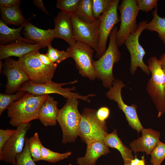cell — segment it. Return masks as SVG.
<instances>
[{
  "label": "cell",
  "instance_id": "19",
  "mask_svg": "<svg viewBox=\"0 0 165 165\" xmlns=\"http://www.w3.org/2000/svg\"><path fill=\"white\" fill-rule=\"evenodd\" d=\"M86 152L85 156L76 159L79 165H95L98 159L101 156L109 153V147L104 141H95L87 144Z\"/></svg>",
  "mask_w": 165,
  "mask_h": 165
},
{
  "label": "cell",
  "instance_id": "15",
  "mask_svg": "<svg viewBox=\"0 0 165 165\" xmlns=\"http://www.w3.org/2000/svg\"><path fill=\"white\" fill-rule=\"evenodd\" d=\"M3 73L7 78L6 94H12L30 78L18 61L8 58L3 64Z\"/></svg>",
  "mask_w": 165,
  "mask_h": 165
},
{
  "label": "cell",
  "instance_id": "36",
  "mask_svg": "<svg viewBox=\"0 0 165 165\" xmlns=\"http://www.w3.org/2000/svg\"><path fill=\"white\" fill-rule=\"evenodd\" d=\"M15 131L16 130L14 129H0V151Z\"/></svg>",
  "mask_w": 165,
  "mask_h": 165
},
{
  "label": "cell",
  "instance_id": "32",
  "mask_svg": "<svg viewBox=\"0 0 165 165\" xmlns=\"http://www.w3.org/2000/svg\"><path fill=\"white\" fill-rule=\"evenodd\" d=\"M151 155L152 165H160L165 159V144L160 141Z\"/></svg>",
  "mask_w": 165,
  "mask_h": 165
},
{
  "label": "cell",
  "instance_id": "44",
  "mask_svg": "<svg viewBox=\"0 0 165 165\" xmlns=\"http://www.w3.org/2000/svg\"><path fill=\"white\" fill-rule=\"evenodd\" d=\"M124 165H131V163L124 164Z\"/></svg>",
  "mask_w": 165,
  "mask_h": 165
},
{
  "label": "cell",
  "instance_id": "40",
  "mask_svg": "<svg viewBox=\"0 0 165 165\" xmlns=\"http://www.w3.org/2000/svg\"><path fill=\"white\" fill-rule=\"evenodd\" d=\"M34 4L38 8L41 9L43 12L49 15L48 11L46 9L43 2L41 0H34L33 1Z\"/></svg>",
  "mask_w": 165,
  "mask_h": 165
},
{
  "label": "cell",
  "instance_id": "10",
  "mask_svg": "<svg viewBox=\"0 0 165 165\" xmlns=\"http://www.w3.org/2000/svg\"><path fill=\"white\" fill-rule=\"evenodd\" d=\"M147 24V20L139 22L136 31L129 36L124 43L130 55V71L132 75L135 74L138 67L147 75L151 73L149 67L143 61L145 52L139 41V37L143 30L145 29Z\"/></svg>",
  "mask_w": 165,
  "mask_h": 165
},
{
  "label": "cell",
  "instance_id": "34",
  "mask_svg": "<svg viewBox=\"0 0 165 165\" xmlns=\"http://www.w3.org/2000/svg\"><path fill=\"white\" fill-rule=\"evenodd\" d=\"M46 54L53 63L58 64L62 61L69 58L66 51L59 50L53 47L51 45H49Z\"/></svg>",
  "mask_w": 165,
  "mask_h": 165
},
{
  "label": "cell",
  "instance_id": "14",
  "mask_svg": "<svg viewBox=\"0 0 165 165\" xmlns=\"http://www.w3.org/2000/svg\"><path fill=\"white\" fill-rule=\"evenodd\" d=\"M119 0H113L108 10L99 18L100 20L99 40L95 57L99 58L105 51L108 38L115 25L120 20L117 9Z\"/></svg>",
  "mask_w": 165,
  "mask_h": 165
},
{
  "label": "cell",
  "instance_id": "27",
  "mask_svg": "<svg viewBox=\"0 0 165 165\" xmlns=\"http://www.w3.org/2000/svg\"><path fill=\"white\" fill-rule=\"evenodd\" d=\"M71 154L70 151L64 153L55 152L45 147L42 145L41 151V160L55 163L67 159Z\"/></svg>",
  "mask_w": 165,
  "mask_h": 165
},
{
  "label": "cell",
  "instance_id": "7",
  "mask_svg": "<svg viewBox=\"0 0 165 165\" xmlns=\"http://www.w3.org/2000/svg\"><path fill=\"white\" fill-rule=\"evenodd\" d=\"M38 51L29 53L17 61L28 75L30 80L37 84H43L52 81L56 68L43 64L37 55Z\"/></svg>",
  "mask_w": 165,
  "mask_h": 165
},
{
  "label": "cell",
  "instance_id": "16",
  "mask_svg": "<svg viewBox=\"0 0 165 165\" xmlns=\"http://www.w3.org/2000/svg\"><path fill=\"white\" fill-rule=\"evenodd\" d=\"M141 132V137L130 143L132 150L135 153L143 152L147 155L151 154L160 141V134L151 128H143Z\"/></svg>",
  "mask_w": 165,
  "mask_h": 165
},
{
  "label": "cell",
  "instance_id": "22",
  "mask_svg": "<svg viewBox=\"0 0 165 165\" xmlns=\"http://www.w3.org/2000/svg\"><path fill=\"white\" fill-rule=\"evenodd\" d=\"M29 20L24 25L19 27L12 28L8 27L0 19V43L4 45L16 41H23L31 44H36L34 42L23 37L20 35L22 29L24 28Z\"/></svg>",
  "mask_w": 165,
  "mask_h": 165
},
{
  "label": "cell",
  "instance_id": "37",
  "mask_svg": "<svg viewBox=\"0 0 165 165\" xmlns=\"http://www.w3.org/2000/svg\"><path fill=\"white\" fill-rule=\"evenodd\" d=\"M110 113L109 109L107 107L103 106L101 107L97 111L96 115L100 121L104 122L109 117Z\"/></svg>",
  "mask_w": 165,
  "mask_h": 165
},
{
  "label": "cell",
  "instance_id": "9",
  "mask_svg": "<svg viewBox=\"0 0 165 165\" xmlns=\"http://www.w3.org/2000/svg\"><path fill=\"white\" fill-rule=\"evenodd\" d=\"M94 51L89 46L80 42H76L66 50L68 58L74 60L79 74L91 81L97 78L93 64Z\"/></svg>",
  "mask_w": 165,
  "mask_h": 165
},
{
  "label": "cell",
  "instance_id": "11",
  "mask_svg": "<svg viewBox=\"0 0 165 165\" xmlns=\"http://www.w3.org/2000/svg\"><path fill=\"white\" fill-rule=\"evenodd\" d=\"M75 40L84 43L96 52L99 40L100 20L98 18L93 22L84 21L73 14L70 16Z\"/></svg>",
  "mask_w": 165,
  "mask_h": 165
},
{
  "label": "cell",
  "instance_id": "28",
  "mask_svg": "<svg viewBox=\"0 0 165 165\" xmlns=\"http://www.w3.org/2000/svg\"><path fill=\"white\" fill-rule=\"evenodd\" d=\"M28 142L29 152L33 160L35 162L41 160V151L43 145L38 133H35L29 138Z\"/></svg>",
  "mask_w": 165,
  "mask_h": 165
},
{
  "label": "cell",
  "instance_id": "21",
  "mask_svg": "<svg viewBox=\"0 0 165 165\" xmlns=\"http://www.w3.org/2000/svg\"><path fill=\"white\" fill-rule=\"evenodd\" d=\"M58 102L53 97L48 95L39 109L38 119L45 127L56 124L59 109Z\"/></svg>",
  "mask_w": 165,
  "mask_h": 165
},
{
  "label": "cell",
  "instance_id": "42",
  "mask_svg": "<svg viewBox=\"0 0 165 165\" xmlns=\"http://www.w3.org/2000/svg\"><path fill=\"white\" fill-rule=\"evenodd\" d=\"M162 68L165 74V53L161 55L159 58Z\"/></svg>",
  "mask_w": 165,
  "mask_h": 165
},
{
  "label": "cell",
  "instance_id": "6",
  "mask_svg": "<svg viewBox=\"0 0 165 165\" xmlns=\"http://www.w3.org/2000/svg\"><path fill=\"white\" fill-rule=\"evenodd\" d=\"M97 111L85 108L81 114L79 136L86 144L95 141H104L108 134L106 122H102L98 119Z\"/></svg>",
  "mask_w": 165,
  "mask_h": 165
},
{
  "label": "cell",
  "instance_id": "1",
  "mask_svg": "<svg viewBox=\"0 0 165 165\" xmlns=\"http://www.w3.org/2000/svg\"><path fill=\"white\" fill-rule=\"evenodd\" d=\"M48 95H36L27 93L15 101L8 108L7 116L9 124L17 127L38 119L40 107Z\"/></svg>",
  "mask_w": 165,
  "mask_h": 165
},
{
  "label": "cell",
  "instance_id": "31",
  "mask_svg": "<svg viewBox=\"0 0 165 165\" xmlns=\"http://www.w3.org/2000/svg\"><path fill=\"white\" fill-rule=\"evenodd\" d=\"M28 140L26 137L23 150L16 156V165H37L30 154Z\"/></svg>",
  "mask_w": 165,
  "mask_h": 165
},
{
  "label": "cell",
  "instance_id": "26",
  "mask_svg": "<svg viewBox=\"0 0 165 165\" xmlns=\"http://www.w3.org/2000/svg\"><path fill=\"white\" fill-rule=\"evenodd\" d=\"M93 0H80L74 15L82 20L87 22L96 21L93 13Z\"/></svg>",
  "mask_w": 165,
  "mask_h": 165
},
{
  "label": "cell",
  "instance_id": "5",
  "mask_svg": "<svg viewBox=\"0 0 165 165\" xmlns=\"http://www.w3.org/2000/svg\"><path fill=\"white\" fill-rule=\"evenodd\" d=\"M77 80L64 83H57L53 81L43 84H37L31 80H29L23 84L18 91H24L36 95H48L51 94H56L61 95L67 99L77 98L90 102L89 97L94 96L95 94H90L84 96L77 93L72 91L75 89V87L71 88H64L62 86L68 84H72L77 82Z\"/></svg>",
  "mask_w": 165,
  "mask_h": 165
},
{
  "label": "cell",
  "instance_id": "25",
  "mask_svg": "<svg viewBox=\"0 0 165 165\" xmlns=\"http://www.w3.org/2000/svg\"><path fill=\"white\" fill-rule=\"evenodd\" d=\"M157 6L152 11L153 18L148 23L145 29L158 33V36L165 46V18L160 17L157 14Z\"/></svg>",
  "mask_w": 165,
  "mask_h": 165
},
{
  "label": "cell",
  "instance_id": "23",
  "mask_svg": "<svg viewBox=\"0 0 165 165\" xmlns=\"http://www.w3.org/2000/svg\"><path fill=\"white\" fill-rule=\"evenodd\" d=\"M104 142L108 147L115 148L120 152L124 164L131 163L132 160L134 159L132 150L125 146L118 137L116 130L114 129L112 133L108 134Z\"/></svg>",
  "mask_w": 165,
  "mask_h": 165
},
{
  "label": "cell",
  "instance_id": "30",
  "mask_svg": "<svg viewBox=\"0 0 165 165\" xmlns=\"http://www.w3.org/2000/svg\"><path fill=\"white\" fill-rule=\"evenodd\" d=\"M80 0H58L56 6L62 13L70 17L75 14Z\"/></svg>",
  "mask_w": 165,
  "mask_h": 165
},
{
  "label": "cell",
  "instance_id": "43",
  "mask_svg": "<svg viewBox=\"0 0 165 165\" xmlns=\"http://www.w3.org/2000/svg\"><path fill=\"white\" fill-rule=\"evenodd\" d=\"M2 60L0 59V72L1 71V70H2V67L3 66V64L2 63Z\"/></svg>",
  "mask_w": 165,
  "mask_h": 165
},
{
  "label": "cell",
  "instance_id": "17",
  "mask_svg": "<svg viewBox=\"0 0 165 165\" xmlns=\"http://www.w3.org/2000/svg\"><path fill=\"white\" fill-rule=\"evenodd\" d=\"M41 46L38 44H31L23 41H16L6 45H0V58L6 59L11 56L20 58L30 52L38 51Z\"/></svg>",
  "mask_w": 165,
  "mask_h": 165
},
{
  "label": "cell",
  "instance_id": "12",
  "mask_svg": "<svg viewBox=\"0 0 165 165\" xmlns=\"http://www.w3.org/2000/svg\"><path fill=\"white\" fill-rule=\"evenodd\" d=\"M125 85L120 79H116L112 86L106 93V97L110 100L116 102L118 108L124 114L129 125L138 133L143 129L139 119L137 111V106L134 104L129 106L123 101L121 91Z\"/></svg>",
  "mask_w": 165,
  "mask_h": 165
},
{
  "label": "cell",
  "instance_id": "13",
  "mask_svg": "<svg viewBox=\"0 0 165 165\" xmlns=\"http://www.w3.org/2000/svg\"><path fill=\"white\" fill-rule=\"evenodd\" d=\"M31 123L21 124L16 127L15 133L0 151V160L16 165V157L23 150L26 135L30 129Z\"/></svg>",
  "mask_w": 165,
  "mask_h": 165
},
{
  "label": "cell",
  "instance_id": "24",
  "mask_svg": "<svg viewBox=\"0 0 165 165\" xmlns=\"http://www.w3.org/2000/svg\"><path fill=\"white\" fill-rule=\"evenodd\" d=\"M2 20L9 24L21 26L27 21L23 16L19 6L10 7H0Z\"/></svg>",
  "mask_w": 165,
  "mask_h": 165
},
{
  "label": "cell",
  "instance_id": "4",
  "mask_svg": "<svg viewBox=\"0 0 165 165\" xmlns=\"http://www.w3.org/2000/svg\"><path fill=\"white\" fill-rule=\"evenodd\" d=\"M151 76L146 85V90L158 112L160 117L165 113V74L160 60L153 56L148 61Z\"/></svg>",
  "mask_w": 165,
  "mask_h": 165
},
{
  "label": "cell",
  "instance_id": "41",
  "mask_svg": "<svg viewBox=\"0 0 165 165\" xmlns=\"http://www.w3.org/2000/svg\"><path fill=\"white\" fill-rule=\"evenodd\" d=\"M131 165H145L144 156L141 157V160H139L136 156L134 159L132 160Z\"/></svg>",
  "mask_w": 165,
  "mask_h": 165
},
{
  "label": "cell",
  "instance_id": "2",
  "mask_svg": "<svg viewBox=\"0 0 165 165\" xmlns=\"http://www.w3.org/2000/svg\"><path fill=\"white\" fill-rule=\"evenodd\" d=\"M118 28L115 26L109 36V42L107 49L99 59L93 60V64L97 78L101 80L104 86L109 89L116 79L113 73L114 64L118 63L121 58V53L116 41Z\"/></svg>",
  "mask_w": 165,
  "mask_h": 165
},
{
  "label": "cell",
  "instance_id": "38",
  "mask_svg": "<svg viewBox=\"0 0 165 165\" xmlns=\"http://www.w3.org/2000/svg\"><path fill=\"white\" fill-rule=\"evenodd\" d=\"M37 55L43 64L48 66L57 68V64L52 62L46 54H41L38 51Z\"/></svg>",
  "mask_w": 165,
  "mask_h": 165
},
{
  "label": "cell",
  "instance_id": "20",
  "mask_svg": "<svg viewBox=\"0 0 165 165\" xmlns=\"http://www.w3.org/2000/svg\"><path fill=\"white\" fill-rule=\"evenodd\" d=\"M24 28L23 34L26 38L40 45L42 48L51 45V42L54 38L53 29H41L28 22Z\"/></svg>",
  "mask_w": 165,
  "mask_h": 165
},
{
  "label": "cell",
  "instance_id": "35",
  "mask_svg": "<svg viewBox=\"0 0 165 165\" xmlns=\"http://www.w3.org/2000/svg\"><path fill=\"white\" fill-rule=\"evenodd\" d=\"M157 0H137L139 10L145 12H147L155 8L157 6Z\"/></svg>",
  "mask_w": 165,
  "mask_h": 165
},
{
  "label": "cell",
  "instance_id": "39",
  "mask_svg": "<svg viewBox=\"0 0 165 165\" xmlns=\"http://www.w3.org/2000/svg\"><path fill=\"white\" fill-rule=\"evenodd\" d=\"M20 2V0H0V7H10L19 6Z\"/></svg>",
  "mask_w": 165,
  "mask_h": 165
},
{
  "label": "cell",
  "instance_id": "29",
  "mask_svg": "<svg viewBox=\"0 0 165 165\" xmlns=\"http://www.w3.org/2000/svg\"><path fill=\"white\" fill-rule=\"evenodd\" d=\"M24 91H18L15 94H0V116L14 102L21 98L26 94Z\"/></svg>",
  "mask_w": 165,
  "mask_h": 165
},
{
  "label": "cell",
  "instance_id": "33",
  "mask_svg": "<svg viewBox=\"0 0 165 165\" xmlns=\"http://www.w3.org/2000/svg\"><path fill=\"white\" fill-rule=\"evenodd\" d=\"M113 0H93V13L97 20L108 9Z\"/></svg>",
  "mask_w": 165,
  "mask_h": 165
},
{
  "label": "cell",
  "instance_id": "8",
  "mask_svg": "<svg viewBox=\"0 0 165 165\" xmlns=\"http://www.w3.org/2000/svg\"><path fill=\"white\" fill-rule=\"evenodd\" d=\"M118 9L120 13L121 21L119 29L116 35L118 46L124 44L126 39L134 33L138 28L136 18L139 10L136 0H123Z\"/></svg>",
  "mask_w": 165,
  "mask_h": 165
},
{
  "label": "cell",
  "instance_id": "3",
  "mask_svg": "<svg viewBox=\"0 0 165 165\" xmlns=\"http://www.w3.org/2000/svg\"><path fill=\"white\" fill-rule=\"evenodd\" d=\"M77 98H68L59 109L57 122L61 129L63 144L74 142L79 136V128L81 119L78 109Z\"/></svg>",
  "mask_w": 165,
  "mask_h": 165
},
{
  "label": "cell",
  "instance_id": "18",
  "mask_svg": "<svg viewBox=\"0 0 165 165\" xmlns=\"http://www.w3.org/2000/svg\"><path fill=\"white\" fill-rule=\"evenodd\" d=\"M54 38H60L72 46L76 42L75 40L70 17L61 12L54 19Z\"/></svg>",
  "mask_w": 165,
  "mask_h": 165
}]
</instances>
